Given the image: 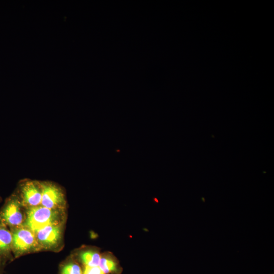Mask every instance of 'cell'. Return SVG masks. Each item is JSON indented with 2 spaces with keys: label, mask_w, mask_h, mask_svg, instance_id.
Returning a JSON list of instances; mask_svg holds the SVG:
<instances>
[{
  "label": "cell",
  "mask_w": 274,
  "mask_h": 274,
  "mask_svg": "<svg viewBox=\"0 0 274 274\" xmlns=\"http://www.w3.org/2000/svg\"><path fill=\"white\" fill-rule=\"evenodd\" d=\"M58 213L55 210L43 206H36L29 208L25 220L26 227L36 233L44 227L56 223Z\"/></svg>",
  "instance_id": "6da1fadb"
},
{
  "label": "cell",
  "mask_w": 274,
  "mask_h": 274,
  "mask_svg": "<svg viewBox=\"0 0 274 274\" xmlns=\"http://www.w3.org/2000/svg\"><path fill=\"white\" fill-rule=\"evenodd\" d=\"M41 204L47 208L55 210L64 203V197L61 190L51 183H42Z\"/></svg>",
  "instance_id": "277c9868"
},
{
  "label": "cell",
  "mask_w": 274,
  "mask_h": 274,
  "mask_svg": "<svg viewBox=\"0 0 274 274\" xmlns=\"http://www.w3.org/2000/svg\"><path fill=\"white\" fill-rule=\"evenodd\" d=\"M12 242L11 231L0 220V268L10 258Z\"/></svg>",
  "instance_id": "52a82bcc"
},
{
  "label": "cell",
  "mask_w": 274,
  "mask_h": 274,
  "mask_svg": "<svg viewBox=\"0 0 274 274\" xmlns=\"http://www.w3.org/2000/svg\"><path fill=\"white\" fill-rule=\"evenodd\" d=\"M272 274H273V273Z\"/></svg>",
  "instance_id": "7c38bea8"
},
{
  "label": "cell",
  "mask_w": 274,
  "mask_h": 274,
  "mask_svg": "<svg viewBox=\"0 0 274 274\" xmlns=\"http://www.w3.org/2000/svg\"><path fill=\"white\" fill-rule=\"evenodd\" d=\"M11 233L12 250L16 255L30 250L37 243L35 233L27 228H12Z\"/></svg>",
  "instance_id": "3957f363"
},
{
  "label": "cell",
  "mask_w": 274,
  "mask_h": 274,
  "mask_svg": "<svg viewBox=\"0 0 274 274\" xmlns=\"http://www.w3.org/2000/svg\"><path fill=\"white\" fill-rule=\"evenodd\" d=\"M83 274H104L98 266L90 267L86 266Z\"/></svg>",
  "instance_id": "8fae6325"
},
{
  "label": "cell",
  "mask_w": 274,
  "mask_h": 274,
  "mask_svg": "<svg viewBox=\"0 0 274 274\" xmlns=\"http://www.w3.org/2000/svg\"><path fill=\"white\" fill-rule=\"evenodd\" d=\"M98 267L104 274L114 271L116 269V265L114 261L111 259L106 257L100 259Z\"/></svg>",
  "instance_id": "9c48e42d"
},
{
  "label": "cell",
  "mask_w": 274,
  "mask_h": 274,
  "mask_svg": "<svg viewBox=\"0 0 274 274\" xmlns=\"http://www.w3.org/2000/svg\"><path fill=\"white\" fill-rule=\"evenodd\" d=\"M20 202L16 196H11L0 212V220L12 228L19 227L23 221Z\"/></svg>",
  "instance_id": "7a4b0ae2"
},
{
  "label": "cell",
  "mask_w": 274,
  "mask_h": 274,
  "mask_svg": "<svg viewBox=\"0 0 274 274\" xmlns=\"http://www.w3.org/2000/svg\"><path fill=\"white\" fill-rule=\"evenodd\" d=\"M80 258L86 266L90 267L98 266L101 259L98 253L90 251L82 253Z\"/></svg>",
  "instance_id": "ba28073f"
},
{
  "label": "cell",
  "mask_w": 274,
  "mask_h": 274,
  "mask_svg": "<svg viewBox=\"0 0 274 274\" xmlns=\"http://www.w3.org/2000/svg\"><path fill=\"white\" fill-rule=\"evenodd\" d=\"M37 241L45 247H51L58 242L61 235L60 227L52 224L44 227L36 233Z\"/></svg>",
  "instance_id": "8992f818"
},
{
  "label": "cell",
  "mask_w": 274,
  "mask_h": 274,
  "mask_svg": "<svg viewBox=\"0 0 274 274\" xmlns=\"http://www.w3.org/2000/svg\"><path fill=\"white\" fill-rule=\"evenodd\" d=\"M21 196L23 203L28 207H33L41 204L42 188L35 182L28 181L21 187Z\"/></svg>",
  "instance_id": "5b68a950"
},
{
  "label": "cell",
  "mask_w": 274,
  "mask_h": 274,
  "mask_svg": "<svg viewBox=\"0 0 274 274\" xmlns=\"http://www.w3.org/2000/svg\"><path fill=\"white\" fill-rule=\"evenodd\" d=\"M80 267L75 263H69L64 265L61 271V274H82Z\"/></svg>",
  "instance_id": "30bf717a"
}]
</instances>
